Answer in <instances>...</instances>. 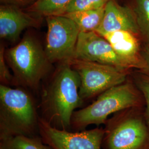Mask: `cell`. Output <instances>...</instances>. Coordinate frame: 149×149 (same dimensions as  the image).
<instances>
[{"mask_svg": "<svg viewBox=\"0 0 149 149\" xmlns=\"http://www.w3.org/2000/svg\"><path fill=\"white\" fill-rule=\"evenodd\" d=\"M135 108L114 114L105 123L104 149H145L149 145V129Z\"/></svg>", "mask_w": 149, "mask_h": 149, "instance_id": "cell-5", "label": "cell"}, {"mask_svg": "<svg viewBox=\"0 0 149 149\" xmlns=\"http://www.w3.org/2000/svg\"><path fill=\"white\" fill-rule=\"evenodd\" d=\"M61 65L43 86L38 105L39 116L54 128L71 130L73 113L84 107L79 93L80 79L69 62Z\"/></svg>", "mask_w": 149, "mask_h": 149, "instance_id": "cell-1", "label": "cell"}, {"mask_svg": "<svg viewBox=\"0 0 149 149\" xmlns=\"http://www.w3.org/2000/svg\"><path fill=\"white\" fill-rule=\"evenodd\" d=\"M6 58L13 72V85L38 92L41 81L48 74L51 62L37 39L26 34L7 51Z\"/></svg>", "mask_w": 149, "mask_h": 149, "instance_id": "cell-4", "label": "cell"}, {"mask_svg": "<svg viewBox=\"0 0 149 149\" xmlns=\"http://www.w3.org/2000/svg\"><path fill=\"white\" fill-rule=\"evenodd\" d=\"M68 62L80 77L79 93L84 102L127 80V71L113 66L75 58Z\"/></svg>", "mask_w": 149, "mask_h": 149, "instance_id": "cell-6", "label": "cell"}, {"mask_svg": "<svg viewBox=\"0 0 149 149\" xmlns=\"http://www.w3.org/2000/svg\"><path fill=\"white\" fill-rule=\"evenodd\" d=\"M140 104L141 97L138 90L132 84L125 82L106 91L90 105L74 111L70 131L84 130L90 125L98 127L105 124L110 115L136 108Z\"/></svg>", "mask_w": 149, "mask_h": 149, "instance_id": "cell-3", "label": "cell"}, {"mask_svg": "<svg viewBox=\"0 0 149 149\" xmlns=\"http://www.w3.org/2000/svg\"><path fill=\"white\" fill-rule=\"evenodd\" d=\"M104 8L105 7L98 9L74 12L61 16H65L74 22L80 32H96L101 24Z\"/></svg>", "mask_w": 149, "mask_h": 149, "instance_id": "cell-13", "label": "cell"}, {"mask_svg": "<svg viewBox=\"0 0 149 149\" xmlns=\"http://www.w3.org/2000/svg\"><path fill=\"white\" fill-rule=\"evenodd\" d=\"M0 149H53L40 136H15L0 140Z\"/></svg>", "mask_w": 149, "mask_h": 149, "instance_id": "cell-14", "label": "cell"}, {"mask_svg": "<svg viewBox=\"0 0 149 149\" xmlns=\"http://www.w3.org/2000/svg\"><path fill=\"white\" fill-rule=\"evenodd\" d=\"M136 35L127 31H118L101 34L130 68H136L144 71L145 65L140 53Z\"/></svg>", "mask_w": 149, "mask_h": 149, "instance_id": "cell-12", "label": "cell"}, {"mask_svg": "<svg viewBox=\"0 0 149 149\" xmlns=\"http://www.w3.org/2000/svg\"><path fill=\"white\" fill-rule=\"evenodd\" d=\"M118 31L139 33L133 8L120 5L116 0H109L105 6L101 24L96 32L101 35Z\"/></svg>", "mask_w": 149, "mask_h": 149, "instance_id": "cell-11", "label": "cell"}, {"mask_svg": "<svg viewBox=\"0 0 149 149\" xmlns=\"http://www.w3.org/2000/svg\"><path fill=\"white\" fill-rule=\"evenodd\" d=\"M72 0H37L27 8V12L37 17L56 15Z\"/></svg>", "mask_w": 149, "mask_h": 149, "instance_id": "cell-15", "label": "cell"}, {"mask_svg": "<svg viewBox=\"0 0 149 149\" xmlns=\"http://www.w3.org/2000/svg\"><path fill=\"white\" fill-rule=\"evenodd\" d=\"M74 58L111 65L125 71L130 69L110 43L95 31L80 32Z\"/></svg>", "mask_w": 149, "mask_h": 149, "instance_id": "cell-9", "label": "cell"}, {"mask_svg": "<svg viewBox=\"0 0 149 149\" xmlns=\"http://www.w3.org/2000/svg\"><path fill=\"white\" fill-rule=\"evenodd\" d=\"M136 85L145 98L146 108L144 117L149 129V76L139 78L137 80Z\"/></svg>", "mask_w": 149, "mask_h": 149, "instance_id": "cell-19", "label": "cell"}, {"mask_svg": "<svg viewBox=\"0 0 149 149\" xmlns=\"http://www.w3.org/2000/svg\"><path fill=\"white\" fill-rule=\"evenodd\" d=\"M139 33L149 44V0H135L133 8Z\"/></svg>", "mask_w": 149, "mask_h": 149, "instance_id": "cell-16", "label": "cell"}, {"mask_svg": "<svg viewBox=\"0 0 149 149\" xmlns=\"http://www.w3.org/2000/svg\"><path fill=\"white\" fill-rule=\"evenodd\" d=\"M5 50L3 45L0 47V81L1 84L6 86L13 85L14 77L10 73L7 65Z\"/></svg>", "mask_w": 149, "mask_h": 149, "instance_id": "cell-18", "label": "cell"}, {"mask_svg": "<svg viewBox=\"0 0 149 149\" xmlns=\"http://www.w3.org/2000/svg\"><path fill=\"white\" fill-rule=\"evenodd\" d=\"M109 0H72L55 15L104 7Z\"/></svg>", "mask_w": 149, "mask_h": 149, "instance_id": "cell-17", "label": "cell"}, {"mask_svg": "<svg viewBox=\"0 0 149 149\" xmlns=\"http://www.w3.org/2000/svg\"><path fill=\"white\" fill-rule=\"evenodd\" d=\"M37 0H0L2 5L15 6L17 7H23L33 4Z\"/></svg>", "mask_w": 149, "mask_h": 149, "instance_id": "cell-20", "label": "cell"}, {"mask_svg": "<svg viewBox=\"0 0 149 149\" xmlns=\"http://www.w3.org/2000/svg\"><path fill=\"white\" fill-rule=\"evenodd\" d=\"M38 106L23 87L0 85V140L40 136Z\"/></svg>", "mask_w": 149, "mask_h": 149, "instance_id": "cell-2", "label": "cell"}, {"mask_svg": "<svg viewBox=\"0 0 149 149\" xmlns=\"http://www.w3.org/2000/svg\"><path fill=\"white\" fill-rule=\"evenodd\" d=\"M39 17L22 11L15 6L2 5L0 7V37L11 42L17 41L22 32L30 27L40 25Z\"/></svg>", "mask_w": 149, "mask_h": 149, "instance_id": "cell-10", "label": "cell"}, {"mask_svg": "<svg viewBox=\"0 0 149 149\" xmlns=\"http://www.w3.org/2000/svg\"><path fill=\"white\" fill-rule=\"evenodd\" d=\"M40 136L53 149H101L104 128L97 127L79 132L54 128L39 118Z\"/></svg>", "mask_w": 149, "mask_h": 149, "instance_id": "cell-8", "label": "cell"}, {"mask_svg": "<svg viewBox=\"0 0 149 149\" xmlns=\"http://www.w3.org/2000/svg\"><path fill=\"white\" fill-rule=\"evenodd\" d=\"M141 54L145 65V69L144 71L149 76V44H146Z\"/></svg>", "mask_w": 149, "mask_h": 149, "instance_id": "cell-21", "label": "cell"}, {"mask_svg": "<svg viewBox=\"0 0 149 149\" xmlns=\"http://www.w3.org/2000/svg\"><path fill=\"white\" fill-rule=\"evenodd\" d=\"M45 51L51 63L69 61L74 58L80 31L74 22L61 15L46 17Z\"/></svg>", "mask_w": 149, "mask_h": 149, "instance_id": "cell-7", "label": "cell"}]
</instances>
